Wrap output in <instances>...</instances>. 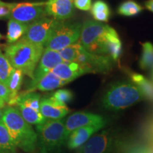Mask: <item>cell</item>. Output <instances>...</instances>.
<instances>
[{
  "instance_id": "1",
  "label": "cell",
  "mask_w": 153,
  "mask_h": 153,
  "mask_svg": "<svg viewBox=\"0 0 153 153\" xmlns=\"http://www.w3.org/2000/svg\"><path fill=\"white\" fill-rule=\"evenodd\" d=\"M1 121L16 148L27 152L35 151L38 140L37 133L24 119L18 108L14 106L4 108Z\"/></svg>"
},
{
  "instance_id": "2",
  "label": "cell",
  "mask_w": 153,
  "mask_h": 153,
  "mask_svg": "<svg viewBox=\"0 0 153 153\" xmlns=\"http://www.w3.org/2000/svg\"><path fill=\"white\" fill-rule=\"evenodd\" d=\"M4 55L14 69L33 79L35 70L44 51V47L22 38L4 47Z\"/></svg>"
},
{
  "instance_id": "3",
  "label": "cell",
  "mask_w": 153,
  "mask_h": 153,
  "mask_svg": "<svg viewBox=\"0 0 153 153\" xmlns=\"http://www.w3.org/2000/svg\"><path fill=\"white\" fill-rule=\"evenodd\" d=\"M145 99L139 87L129 82H116L110 86L102 99L107 110L120 111Z\"/></svg>"
},
{
  "instance_id": "4",
  "label": "cell",
  "mask_w": 153,
  "mask_h": 153,
  "mask_svg": "<svg viewBox=\"0 0 153 153\" xmlns=\"http://www.w3.org/2000/svg\"><path fill=\"white\" fill-rule=\"evenodd\" d=\"M110 26L97 21L88 20L82 24L79 44L89 53L106 55L104 41Z\"/></svg>"
},
{
  "instance_id": "5",
  "label": "cell",
  "mask_w": 153,
  "mask_h": 153,
  "mask_svg": "<svg viewBox=\"0 0 153 153\" xmlns=\"http://www.w3.org/2000/svg\"><path fill=\"white\" fill-rule=\"evenodd\" d=\"M38 138L44 150H52L60 148L68 140L65 120L46 119L45 122L36 126Z\"/></svg>"
},
{
  "instance_id": "6",
  "label": "cell",
  "mask_w": 153,
  "mask_h": 153,
  "mask_svg": "<svg viewBox=\"0 0 153 153\" xmlns=\"http://www.w3.org/2000/svg\"><path fill=\"white\" fill-rule=\"evenodd\" d=\"M82 26L81 22L61 21L53 32L44 48L60 51L76 43L79 39Z\"/></svg>"
},
{
  "instance_id": "7",
  "label": "cell",
  "mask_w": 153,
  "mask_h": 153,
  "mask_svg": "<svg viewBox=\"0 0 153 153\" xmlns=\"http://www.w3.org/2000/svg\"><path fill=\"white\" fill-rule=\"evenodd\" d=\"M41 99V94L34 91L19 94L17 108L24 119L30 125H40L46 120L40 110Z\"/></svg>"
},
{
  "instance_id": "8",
  "label": "cell",
  "mask_w": 153,
  "mask_h": 153,
  "mask_svg": "<svg viewBox=\"0 0 153 153\" xmlns=\"http://www.w3.org/2000/svg\"><path fill=\"white\" fill-rule=\"evenodd\" d=\"M60 22L48 16L42 17L28 25L27 31L22 38L44 47Z\"/></svg>"
},
{
  "instance_id": "9",
  "label": "cell",
  "mask_w": 153,
  "mask_h": 153,
  "mask_svg": "<svg viewBox=\"0 0 153 153\" xmlns=\"http://www.w3.org/2000/svg\"><path fill=\"white\" fill-rule=\"evenodd\" d=\"M45 1H28L14 3L9 19L30 24L38 19L45 16Z\"/></svg>"
},
{
  "instance_id": "10",
  "label": "cell",
  "mask_w": 153,
  "mask_h": 153,
  "mask_svg": "<svg viewBox=\"0 0 153 153\" xmlns=\"http://www.w3.org/2000/svg\"><path fill=\"white\" fill-rule=\"evenodd\" d=\"M120 142L111 131H104L91 137L77 153H111L117 150Z\"/></svg>"
},
{
  "instance_id": "11",
  "label": "cell",
  "mask_w": 153,
  "mask_h": 153,
  "mask_svg": "<svg viewBox=\"0 0 153 153\" xmlns=\"http://www.w3.org/2000/svg\"><path fill=\"white\" fill-rule=\"evenodd\" d=\"M113 61L114 60L108 55L89 53L82 46L74 62L88 66L93 72H108L111 70Z\"/></svg>"
},
{
  "instance_id": "12",
  "label": "cell",
  "mask_w": 153,
  "mask_h": 153,
  "mask_svg": "<svg viewBox=\"0 0 153 153\" xmlns=\"http://www.w3.org/2000/svg\"><path fill=\"white\" fill-rule=\"evenodd\" d=\"M103 126L106 125V121L102 116L99 115L86 112H76L70 115L65 120L66 133L69 136L74 130L79 128L89 126Z\"/></svg>"
},
{
  "instance_id": "13",
  "label": "cell",
  "mask_w": 153,
  "mask_h": 153,
  "mask_svg": "<svg viewBox=\"0 0 153 153\" xmlns=\"http://www.w3.org/2000/svg\"><path fill=\"white\" fill-rule=\"evenodd\" d=\"M63 62L64 61L61 57L59 51L44 48L43 55L36 67L33 74V77L29 85L36 83L44 75L52 71L55 66Z\"/></svg>"
},
{
  "instance_id": "14",
  "label": "cell",
  "mask_w": 153,
  "mask_h": 153,
  "mask_svg": "<svg viewBox=\"0 0 153 153\" xmlns=\"http://www.w3.org/2000/svg\"><path fill=\"white\" fill-rule=\"evenodd\" d=\"M45 14L59 21H65L74 16V0H48L45 1Z\"/></svg>"
},
{
  "instance_id": "15",
  "label": "cell",
  "mask_w": 153,
  "mask_h": 153,
  "mask_svg": "<svg viewBox=\"0 0 153 153\" xmlns=\"http://www.w3.org/2000/svg\"><path fill=\"white\" fill-rule=\"evenodd\" d=\"M51 72L61 79L68 82H71L85 74L93 72L88 66L74 62H63L55 66Z\"/></svg>"
},
{
  "instance_id": "16",
  "label": "cell",
  "mask_w": 153,
  "mask_h": 153,
  "mask_svg": "<svg viewBox=\"0 0 153 153\" xmlns=\"http://www.w3.org/2000/svg\"><path fill=\"white\" fill-rule=\"evenodd\" d=\"M40 110L45 119H62L70 112L66 104L57 102L51 96L44 97L41 99Z\"/></svg>"
},
{
  "instance_id": "17",
  "label": "cell",
  "mask_w": 153,
  "mask_h": 153,
  "mask_svg": "<svg viewBox=\"0 0 153 153\" xmlns=\"http://www.w3.org/2000/svg\"><path fill=\"white\" fill-rule=\"evenodd\" d=\"M104 126H89L79 128L74 130L69 135L68 138V147L70 150H74L83 145L91 138L93 134L99 131Z\"/></svg>"
},
{
  "instance_id": "18",
  "label": "cell",
  "mask_w": 153,
  "mask_h": 153,
  "mask_svg": "<svg viewBox=\"0 0 153 153\" xmlns=\"http://www.w3.org/2000/svg\"><path fill=\"white\" fill-rule=\"evenodd\" d=\"M70 82L61 79L58 76L52 72L44 75L41 79L33 85H29L27 89V92H31L36 90H40L42 91H48L54 90L57 88L62 87L63 86L68 85Z\"/></svg>"
},
{
  "instance_id": "19",
  "label": "cell",
  "mask_w": 153,
  "mask_h": 153,
  "mask_svg": "<svg viewBox=\"0 0 153 153\" xmlns=\"http://www.w3.org/2000/svg\"><path fill=\"white\" fill-rule=\"evenodd\" d=\"M104 47L106 55L114 61L118 60L121 54L122 43L117 32L111 26L105 34Z\"/></svg>"
},
{
  "instance_id": "20",
  "label": "cell",
  "mask_w": 153,
  "mask_h": 153,
  "mask_svg": "<svg viewBox=\"0 0 153 153\" xmlns=\"http://www.w3.org/2000/svg\"><path fill=\"white\" fill-rule=\"evenodd\" d=\"M24 74L21 70L14 69L12 74L9 80L8 85L7 87H8L10 96H9V101L7 104L9 106H14L17 105L18 99L19 97V91L23 84Z\"/></svg>"
},
{
  "instance_id": "21",
  "label": "cell",
  "mask_w": 153,
  "mask_h": 153,
  "mask_svg": "<svg viewBox=\"0 0 153 153\" xmlns=\"http://www.w3.org/2000/svg\"><path fill=\"white\" fill-rule=\"evenodd\" d=\"M28 25L29 24H24L12 19H9L6 36L8 45L16 43L22 39L27 31Z\"/></svg>"
},
{
  "instance_id": "22",
  "label": "cell",
  "mask_w": 153,
  "mask_h": 153,
  "mask_svg": "<svg viewBox=\"0 0 153 153\" xmlns=\"http://www.w3.org/2000/svg\"><path fill=\"white\" fill-rule=\"evenodd\" d=\"M117 150L119 153H153V143L120 141Z\"/></svg>"
},
{
  "instance_id": "23",
  "label": "cell",
  "mask_w": 153,
  "mask_h": 153,
  "mask_svg": "<svg viewBox=\"0 0 153 153\" xmlns=\"http://www.w3.org/2000/svg\"><path fill=\"white\" fill-rule=\"evenodd\" d=\"M132 81L142 91L145 99L153 100V82L142 74L133 73Z\"/></svg>"
},
{
  "instance_id": "24",
  "label": "cell",
  "mask_w": 153,
  "mask_h": 153,
  "mask_svg": "<svg viewBox=\"0 0 153 153\" xmlns=\"http://www.w3.org/2000/svg\"><path fill=\"white\" fill-rule=\"evenodd\" d=\"M91 13L94 19L99 22H108L110 17L109 7L105 1L97 0L91 5Z\"/></svg>"
},
{
  "instance_id": "25",
  "label": "cell",
  "mask_w": 153,
  "mask_h": 153,
  "mask_svg": "<svg viewBox=\"0 0 153 153\" xmlns=\"http://www.w3.org/2000/svg\"><path fill=\"white\" fill-rule=\"evenodd\" d=\"M16 147L13 143L7 128L0 122V153H14Z\"/></svg>"
},
{
  "instance_id": "26",
  "label": "cell",
  "mask_w": 153,
  "mask_h": 153,
  "mask_svg": "<svg viewBox=\"0 0 153 153\" xmlns=\"http://www.w3.org/2000/svg\"><path fill=\"white\" fill-rule=\"evenodd\" d=\"M142 55L140 60V67L142 70L153 69V44L150 42L142 43Z\"/></svg>"
},
{
  "instance_id": "27",
  "label": "cell",
  "mask_w": 153,
  "mask_h": 153,
  "mask_svg": "<svg viewBox=\"0 0 153 153\" xmlns=\"http://www.w3.org/2000/svg\"><path fill=\"white\" fill-rule=\"evenodd\" d=\"M14 68L4 54L0 52V82L5 86L8 85L10 76Z\"/></svg>"
},
{
  "instance_id": "28",
  "label": "cell",
  "mask_w": 153,
  "mask_h": 153,
  "mask_svg": "<svg viewBox=\"0 0 153 153\" xmlns=\"http://www.w3.org/2000/svg\"><path fill=\"white\" fill-rule=\"evenodd\" d=\"M143 10V7L133 0H127L118 8V13L125 16H133L137 15Z\"/></svg>"
},
{
  "instance_id": "29",
  "label": "cell",
  "mask_w": 153,
  "mask_h": 153,
  "mask_svg": "<svg viewBox=\"0 0 153 153\" xmlns=\"http://www.w3.org/2000/svg\"><path fill=\"white\" fill-rule=\"evenodd\" d=\"M81 47L82 45L80 44L74 43L73 45L61 50L60 51H59V53L64 62H72L75 60Z\"/></svg>"
},
{
  "instance_id": "30",
  "label": "cell",
  "mask_w": 153,
  "mask_h": 153,
  "mask_svg": "<svg viewBox=\"0 0 153 153\" xmlns=\"http://www.w3.org/2000/svg\"><path fill=\"white\" fill-rule=\"evenodd\" d=\"M55 101L62 104H66L72 101L73 98V94L70 90L65 89H58L51 95Z\"/></svg>"
},
{
  "instance_id": "31",
  "label": "cell",
  "mask_w": 153,
  "mask_h": 153,
  "mask_svg": "<svg viewBox=\"0 0 153 153\" xmlns=\"http://www.w3.org/2000/svg\"><path fill=\"white\" fill-rule=\"evenodd\" d=\"M14 3L4 2L0 0V19H9Z\"/></svg>"
},
{
  "instance_id": "32",
  "label": "cell",
  "mask_w": 153,
  "mask_h": 153,
  "mask_svg": "<svg viewBox=\"0 0 153 153\" xmlns=\"http://www.w3.org/2000/svg\"><path fill=\"white\" fill-rule=\"evenodd\" d=\"M74 7L82 11H89L91 8V0H74Z\"/></svg>"
},
{
  "instance_id": "33",
  "label": "cell",
  "mask_w": 153,
  "mask_h": 153,
  "mask_svg": "<svg viewBox=\"0 0 153 153\" xmlns=\"http://www.w3.org/2000/svg\"><path fill=\"white\" fill-rule=\"evenodd\" d=\"M9 96H10V92L8 87L0 82V99H2L6 104H7L9 99Z\"/></svg>"
},
{
  "instance_id": "34",
  "label": "cell",
  "mask_w": 153,
  "mask_h": 153,
  "mask_svg": "<svg viewBox=\"0 0 153 153\" xmlns=\"http://www.w3.org/2000/svg\"><path fill=\"white\" fill-rule=\"evenodd\" d=\"M145 6L148 10H150L153 12V1L152 0H149L145 3Z\"/></svg>"
},
{
  "instance_id": "35",
  "label": "cell",
  "mask_w": 153,
  "mask_h": 153,
  "mask_svg": "<svg viewBox=\"0 0 153 153\" xmlns=\"http://www.w3.org/2000/svg\"><path fill=\"white\" fill-rule=\"evenodd\" d=\"M6 103L2 99H0V108H4L6 106Z\"/></svg>"
},
{
  "instance_id": "36",
  "label": "cell",
  "mask_w": 153,
  "mask_h": 153,
  "mask_svg": "<svg viewBox=\"0 0 153 153\" xmlns=\"http://www.w3.org/2000/svg\"><path fill=\"white\" fill-rule=\"evenodd\" d=\"M4 111V108H0V122L2 120Z\"/></svg>"
},
{
  "instance_id": "37",
  "label": "cell",
  "mask_w": 153,
  "mask_h": 153,
  "mask_svg": "<svg viewBox=\"0 0 153 153\" xmlns=\"http://www.w3.org/2000/svg\"><path fill=\"white\" fill-rule=\"evenodd\" d=\"M2 38H3V36H2V35H1V33H0V41H1V40L2 39Z\"/></svg>"
},
{
  "instance_id": "38",
  "label": "cell",
  "mask_w": 153,
  "mask_h": 153,
  "mask_svg": "<svg viewBox=\"0 0 153 153\" xmlns=\"http://www.w3.org/2000/svg\"><path fill=\"white\" fill-rule=\"evenodd\" d=\"M1 48H0V52H1Z\"/></svg>"
},
{
  "instance_id": "39",
  "label": "cell",
  "mask_w": 153,
  "mask_h": 153,
  "mask_svg": "<svg viewBox=\"0 0 153 153\" xmlns=\"http://www.w3.org/2000/svg\"><path fill=\"white\" fill-rule=\"evenodd\" d=\"M152 1H153V0H152Z\"/></svg>"
}]
</instances>
